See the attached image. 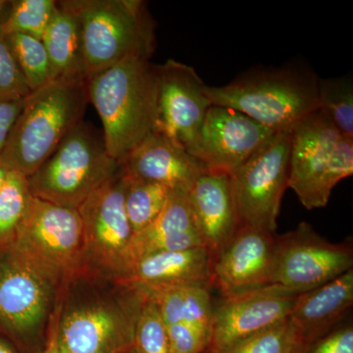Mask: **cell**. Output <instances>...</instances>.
Returning a JSON list of instances; mask_svg holds the SVG:
<instances>
[{
  "instance_id": "6da1fadb",
  "label": "cell",
  "mask_w": 353,
  "mask_h": 353,
  "mask_svg": "<svg viewBox=\"0 0 353 353\" xmlns=\"http://www.w3.org/2000/svg\"><path fill=\"white\" fill-rule=\"evenodd\" d=\"M152 55H129L88 79V101L99 114L108 154L120 162L154 130L155 65Z\"/></svg>"
},
{
  "instance_id": "7a4b0ae2",
  "label": "cell",
  "mask_w": 353,
  "mask_h": 353,
  "mask_svg": "<svg viewBox=\"0 0 353 353\" xmlns=\"http://www.w3.org/2000/svg\"><path fill=\"white\" fill-rule=\"evenodd\" d=\"M320 77L303 61L252 67L222 87H209L213 105L240 111L274 132L290 131L319 108Z\"/></svg>"
},
{
  "instance_id": "3957f363",
  "label": "cell",
  "mask_w": 353,
  "mask_h": 353,
  "mask_svg": "<svg viewBox=\"0 0 353 353\" xmlns=\"http://www.w3.org/2000/svg\"><path fill=\"white\" fill-rule=\"evenodd\" d=\"M88 79L59 78L32 90L16 120L0 163L29 178L83 121Z\"/></svg>"
},
{
  "instance_id": "277c9868",
  "label": "cell",
  "mask_w": 353,
  "mask_h": 353,
  "mask_svg": "<svg viewBox=\"0 0 353 353\" xmlns=\"http://www.w3.org/2000/svg\"><path fill=\"white\" fill-rule=\"evenodd\" d=\"M78 18L87 79L129 55H152L154 25L141 0L59 1Z\"/></svg>"
},
{
  "instance_id": "5b68a950",
  "label": "cell",
  "mask_w": 353,
  "mask_h": 353,
  "mask_svg": "<svg viewBox=\"0 0 353 353\" xmlns=\"http://www.w3.org/2000/svg\"><path fill=\"white\" fill-rule=\"evenodd\" d=\"M119 171L103 139L82 121L28 181L32 196L77 208Z\"/></svg>"
},
{
  "instance_id": "8992f818",
  "label": "cell",
  "mask_w": 353,
  "mask_h": 353,
  "mask_svg": "<svg viewBox=\"0 0 353 353\" xmlns=\"http://www.w3.org/2000/svg\"><path fill=\"white\" fill-rule=\"evenodd\" d=\"M9 252L36 269L51 284L66 277L85 259L83 224L77 208L32 196Z\"/></svg>"
},
{
  "instance_id": "52a82bcc",
  "label": "cell",
  "mask_w": 353,
  "mask_h": 353,
  "mask_svg": "<svg viewBox=\"0 0 353 353\" xmlns=\"http://www.w3.org/2000/svg\"><path fill=\"white\" fill-rule=\"evenodd\" d=\"M292 130L275 132L231 179L239 225L276 234L290 175Z\"/></svg>"
},
{
  "instance_id": "ba28073f",
  "label": "cell",
  "mask_w": 353,
  "mask_h": 353,
  "mask_svg": "<svg viewBox=\"0 0 353 353\" xmlns=\"http://www.w3.org/2000/svg\"><path fill=\"white\" fill-rule=\"evenodd\" d=\"M275 240L273 285L292 294H303L352 270V243H331L309 223L276 234Z\"/></svg>"
},
{
  "instance_id": "9c48e42d",
  "label": "cell",
  "mask_w": 353,
  "mask_h": 353,
  "mask_svg": "<svg viewBox=\"0 0 353 353\" xmlns=\"http://www.w3.org/2000/svg\"><path fill=\"white\" fill-rule=\"evenodd\" d=\"M157 106L153 132L192 154L206 114L213 105L208 85L194 67L168 59L155 65Z\"/></svg>"
},
{
  "instance_id": "30bf717a",
  "label": "cell",
  "mask_w": 353,
  "mask_h": 353,
  "mask_svg": "<svg viewBox=\"0 0 353 353\" xmlns=\"http://www.w3.org/2000/svg\"><path fill=\"white\" fill-rule=\"evenodd\" d=\"M83 224L85 257L120 275L132 230L125 208L120 171L77 208Z\"/></svg>"
},
{
  "instance_id": "8fae6325",
  "label": "cell",
  "mask_w": 353,
  "mask_h": 353,
  "mask_svg": "<svg viewBox=\"0 0 353 353\" xmlns=\"http://www.w3.org/2000/svg\"><path fill=\"white\" fill-rule=\"evenodd\" d=\"M275 132L240 111L212 105L192 155L208 172L231 175Z\"/></svg>"
},
{
  "instance_id": "7c38bea8",
  "label": "cell",
  "mask_w": 353,
  "mask_h": 353,
  "mask_svg": "<svg viewBox=\"0 0 353 353\" xmlns=\"http://www.w3.org/2000/svg\"><path fill=\"white\" fill-rule=\"evenodd\" d=\"M341 134L319 110L292 130L288 188L307 210L323 208L330 197L324 189L327 166Z\"/></svg>"
},
{
  "instance_id": "4fadbf2b",
  "label": "cell",
  "mask_w": 353,
  "mask_h": 353,
  "mask_svg": "<svg viewBox=\"0 0 353 353\" xmlns=\"http://www.w3.org/2000/svg\"><path fill=\"white\" fill-rule=\"evenodd\" d=\"M297 296L277 285H270L223 296L213 308L208 352H222L236 341L284 321Z\"/></svg>"
},
{
  "instance_id": "5bb4252c",
  "label": "cell",
  "mask_w": 353,
  "mask_h": 353,
  "mask_svg": "<svg viewBox=\"0 0 353 353\" xmlns=\"http://www.w3.org/2000/svg\"><path fill=\"white\" fill-rule=\"evenodd\" d=\"M276 234L240 226L213 259V287L223 296L273 285Z\"/></svg>"
},
{
  "instance_id": "9a60e30c",
  "label": "cell",
  "mask_w": 353,
  "mask_h": 353,
  "mask_svg": "<svg viewBox=\"0 0 353 353\" xmlns=\"http://www.w3.org/2000/svg\"><path fill=\"white\" fill-rule=\"evenodd\" d=\"M6 252L0 260V325L11 333H30L43 320L52 284L19 257Z\"/></svg>"
},
{
  "instance_id": "2e32d148",
  "label": "cell",
  "mask_w": 353,
  "mask_h": 353,
  "mask_svg": "<svg viewBox=\"0 0 353 353\" xmlns=\"http://www.w3.org/2000/svg\"><path fill=\"white\" fill-rule=\"evenodd\" d=\"M137 316L110 306L75 309L64 316L55 339L69 353H121L134 345Z\"/></svg>"
},
{
  "instance_id": "e0dca14e",
  "label": "cell",
  "mask_w": 353,
  "mask_h": 353,
  "mask_svg": "<svg viewBox=\"0 0 353 353\" xmlns=\"http://www.w3.org/2000/svg\"><path fill=\"white\" fill-rule=\"evenodd\" d=\"M123 175L136 180L161 183L171 190L188 192L205 167L187 150L152 132L122 161Z\"/></svg>"
},
{
  "instance_id": "ac0fdd59",
  "label": "cell",
  "mask_w": 353,
  "mask_h": 353,
  "mask_svg": "<svg viewBox=\"0 0 353 353\" xmlns=\"http://www.w3.org/2000/svg\"><path fill=\"white\" fill-rule=\"evenodd\" d=\"M213 259L205 246L150 253L134 262L120 280L132 290L185 285L212 288Z\"/></svg>"
},
{
  "instance_id": "d6986e66",
  "label": "cell",
  "mask_w": 353,
  "mask_h": 353,
  "mask_svg": "<svg viewBox=\"0 0 353 353\" xmlns=\"http://www.w3.org/2000/svg\"><path fill=\"white\" fill-rule=\"evenodd\" d=\"M188 197L204 246L215 256L240 227L230 175L204 172Z\"/></svg>"
},
{
  "instance_id": "ffe728a7",
  "label": "cell",
  "mask_w": 353,
  "mask_h": 353,
  "mask_svg": "<svg viewBox=\"0 0 353 353\" xmlns=\"http://www.w3.org/2000/svg\"><path fill=\"white\" fill-rule=\"evenodd\" d=\"M204 246L194 222L188 192L172 190L163 211L143 231L132 234L119 277L150 253Z\"/></svg>"
},
{
  "instance_id": "44dd1931",
  "label": "cell",
  "mask_w": 353,
  "mask_h": 353,
  "mask_svg": "<svg viewBox=\"0 0 353 353\" xmlns=\"http://www.w3.org/2000/svg\"><path fill=\"white\" fill-rule=\"evenodd\" d=\"M352 305L353 269L299 294L289 319L308 345L345 320Z\"/></svg>"
},
{
  "instance_id": "7402d4cb",
  "label": "cell",
  "mask_w": 353,
  "mask_h": 353,
  "mask_svg": "<svg viewBox=\"0 0 353 353\" xmlns=\"http://www.w3.org/2000/svg\"><path fill=\"white\" fill-rule=\"evenodd\" d=\"M210 289L205 285H185L139 290L157 306L165 326L185 324L211 340L214 304Z\"/></svg>"
},
{
  "instance_id": "603a6c76",
  "label": "cell",
  "mask_w": 353,
  "mask_h": 353,
  "mask_svg": "<svg viewBox=\"0 0 353 353\" xmlns=\"http://www.w3.org/2000/svg\"><path fill=\"white\" fill-rule=\"evenodd\" d=\"M43 41L53 78H85L83 67L82 32L78 18L57 1V10L48 29Z\"/></svg>"
},
{
  "instance_id": "cb8c5ba5",
  "label": "cell",
  "mask_w": 353,
  "mask_h": 353,
  "mask_svg": "<svg viewBox=\"0 0 353 353\" xmlns=\"http://www.w3.org/2000/svg\"><path fill=\"white\" fill-rule=\"evenodd\" d=\"M32 199L27 176L9 171L0 189V250L6 252L19 232Z\"/></svg>"
},
{
  "instance_id": "d4e9b609",
  "label": "cell",
  "mask_w": 353,
  "mask_h": 353,
  "mask_svg": "<svg viewBox=\"0 0 353 353\" xmlns=\"http://www.w3.org/2000/svg\"><path fill=\"white\" fill-rule=\"evenodd\" d=\"M123 176L125 208L132 233L137 234L150 226L163 211L172 190L161 183Z\"/></svg>"
},
{
  "instance_id": "484cf974",
  "label": "cell",
  "mask_w": 353,
  "mask_h": 353,
  "mask_svg": "<svg viewBox=\"0 0 353 353\" xmlns=\"http://www.w3.org/2000/svg\"><path fill=\"white\" fill-rule=\"evenodd\" d=\"M318 110L324 114L341 136L353 139L352 76L319 79Z\"/></svg>"
},
{
  "instance_id": "4316f807",
  "label": "cell",
  "mask_w": 353,
  "mask_h": 353,
  "mask_svg": "<svg viewBox=\"0 0 353 353\" xmlns=\"http://www.w3.org/2000/svg\"><path fill=\"white\" fill-rule=\"evenodd\" d=\"M305 347L303 336L288 317L218 353H301Z\"/></svg>"
},
{
  "instance_id": "83f0119b",
  "label": "cell",
  "mask_w": 353,
  "mask_h": 353,
  "mask_svg": "<svg viewBox=\"0 0 353 353\" xmlns=\"http://www.w3.org/2000/svg\"><path fill=\"white\" fill-rule=\"evenodd\" d=\"M14 57L31 92L54 80L50 57L41 39L28 34H6Z\"/></svg>"
},
{
  "instance_id": "f1b7e54d",
  "label": "cell",
  "mask_w": 353,
  "mask_h": 353,
  "mask_svg": "<svg viewBox=\"0 0 353 353\" xmlns=\"http://www.w3.org/2000/svg\"><path fill=\"white\" fill-rule=\"evenodd\" d=\"M10 4L6 19L0 20L4 34H28L41 39L57 10L54 0H16Z\"/></svg>"
},
{
  "instance_id": "f546056e",
  "label": "cell",
  "mask_w": 353,
  "mask_h": 353,
  "mask_svg": "<svg viewBox=\"0 0 353 353\" xmlns=\"http://www.w3.org/2000/svg\"><path fill=\"white\" fill-rule=\"evenodd\" d=\"M143 296L134 325L132 347L137 353H170L166 326L157 306L145 294Z\"/></svg>"
},
{
  "instance_id": "4dcf8cb0",
  "label": "cell",
  "mask_w": 353,
  "mask_h": 353,
  "mask_svg": "<svg viewBox=\"0 0 353 353\" xmlns=\"http://www.w3.org/2000/svg\"><path fill=\"white\" fill-rule=\"evenodd\" d=\"M31 92L0 27V101L26 99Z\"/></svg>"
},
{
  "instance_id": "1f68e13d",
  "label": "cell",
  "mask_w": 353,
  "mask_h": 353,
  "mask_svg": "<svg viewBox=\"0 0 353 353\" xmlns=\"http://www.w3.org/2000/svg\"><path fill=\"white\" fill-rule=\"evenodd\" d=\"M301 353H353L352 320L347 316L340 324L306 345Z\"/></svg>"
},
{
  "instance_id": "d6a6232c",
  "label": "cell",
  "mask_w": 353,
  "mask_h": 353,
  "mask_svg": "<svg viewBox=\"0 0 353 353\" xmlns=\"http://www.w3.org/2000/svg\"><path fill=\"white\" fill-rule=\"evenodd\" d=\"M353 174V139L341 136L336 143L324 179V189L331 196L334 188L343 179Z\"/></svg>"
},
{
  "instance_id": "836d02e7",
  "label": "cell",
  "mask_w": 353,
  "mask_h": 353,
  "mask_svg": "<svg viewBox=\"0 0 353 353\" xmlns=\"http://www.w3.org/2000/svg\"><path fill=\"white\" fill-rule=\"evenodd\" d=\"M170 353H208L210 338L185 324L166 327Z\"/></svg>"
},
{
  "instance_id": "e575fe53",
  "label": "cell",
  "mask_w": 353,
  "mask_h": 353,
  "mask_svg": "<svg viewBox=\"0 0 353 353\" xmlns=\"http://www.w3.org/2000/svg\"><path fill=\"white\" fill-rule=\"evenodd\" d=\"M25 99L0 101V154L6 148L16 120L19 117Z\"/></svg>"
},
{
  "instance_id": "d590c367",
  "label": "cell",
  "mask_w": 353,
  "mask_h": 353,
  "mask_svg": "<svg viewBox=\"0 0 353 353\" xmlns=\"http://www.w3.org/2000/svg\"><path fill=\"white\" fill-rule=\"evenodd\" d=\"M43 353H69L67 352L66 350H64L63 348L60 347L58 345L57 339L53 338L52 340L50 341V345H48L46 350H44Z\"/></svg>"
},
{
  "instance_id": "8d00e7d4",
  "label": "cell",
  "mask_w": 353,
  "mask_h": 353,
  "mask_svg": "<svg viewBox=\"0 0 353 353\" xmlns=\"http://www.w3.org/2000/svg\"><path fill=\"white\" fill-rule=\"evenodd\" d=\"M9 171L10 170H9L7 167L4 166L3 164L0 163V189H1L4 182H6V176L8 175Z\"/></svg>"
},
{
  "instance_id": "74e56055",
  "label": "cell",
  "mask_w": 353,
  "mask_h": 353,
  "mask_svg": "<svg viewBox=\"0 0 353 353\" xmlns=\"http://www.w3.org/2000/svg\"><path fill=\"white\" fill-rule=\"evenodd\" d=\"M0 353H15L13 352L12 348L9 347L8 345L2 340H0Z\"/></svg>"
},
{
  "instance_id": "f35d334b",
  "label": "cell",
  "mask_w": 353,
  "mask_h": 353,
  "mask_svg": "<svg viewBox=\"0 0 353 353\" xmlns=\"http://www.w3.org/2000/svg\"><path fill=\"white\" fill-rule=\"evenodd\" d=\"M7 3H8V2L4 1V0H0V15H1L2 11H3L4 7L6 6Z\"/></svg>"
},
{
  "instance_id": "ab89813d",
  "label": "cell",
  "mask_w": 353,
  "mask_h": 353,
  "mask_svg": "<svg viewBox=\"0 0 353 353\" xmlns=\"http://www.w3.org/2000/svg\"><path fill=\"white\" fill-rule=\"evenodd\" d=\"M121 353H137V352H136V350H134V347H132L131 348H129V350H125V352H123Z\"/></svg>"
},
{
  "instance_id": "60d3db41",
  "label": "cell",
  "mask_w": 353,
  "mask_h": 353,
  "mask_svg": "<svg viewBox=\"0 0 353 353\" xmlns=\"http://www.w3.org/2000/svg\"></svg>"
}]
</instances>
